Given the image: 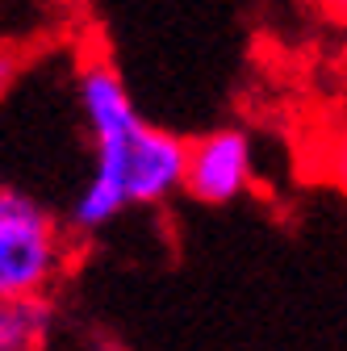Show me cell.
Segmentation results:
<instances>
[{"label":"cell","instance_id":"6da1fadb","mask_svg":"<svg viewBox=\"0 0 347 351\" xmlns=\"http://www.w3.org/2000/svg\"><path fill=\"white\" fill-rule=\"evenodd\" d=\"M75 93L93 138V176L71 201V226L93 234L117 222L125 209H134L130 205V159H134L147 117L134 109L130 88L109 55H88L80 63Z\"/></svg>","mask_w":347,"mask_h":351},{"label":"cell","instance_id":"7a4b0ae2","mask_svg":"<svg viewBox=\"0 0 347 351\" xmlns=\"http://www.w3.org/2000/svg\"><path fill=\"white\" fill-rule=\"evenodd\" d=\"M63 255L67 243L55 213L25 189L0 180V301L47 293Z\"/></svg>","mask_w":347,"mask_h":351},{"label":"cell","instance_id":"3957f363","mask_svg":"<svg viewBox=\"0 0 347 351\" xmlns=\"http://www.w3.org/2000/svg\"><path fill=\"white\" fill-rule=\"evenodd\" d=\"M251 171H255V151H251L247 130H239V125L209 130L189 151L184 193L201 205H230L235 197L247 193Z\"/></svg>","mask_w":347,"mask_h":351},{"label":"cell","instance_id":"277c9868","mask_svg":"<svg viewBox=\"0 0 347 351\" xmlns=\"http://www.w3.org/2000/svg\"><path fill=\"white\" fill-rule=\"evenodd\" d=\"M189 151L193 143L147 121L139 134V147H134V159H130V205H159L176 189H184Z\"/></svg>","mask_w":347,"mask_h":351},{"label":"cell","instance_id":"5b68a950","mask_svg":"<svg viewBox=\"0 0 347 351\" xmlns=\"http://www.w3.org/2000/svg\"><path fill=\"white\" fill-rule=\"evenodd\" d=\"M59 310L47 293L0 301V351H42L55 335Z\"/></svg>","mask_w":347,"mask_h":351},{"label":"cell","instance_id":"8992f818","mask_svg":"<svg viewBox=\"0 0 347 351\" xmlns=\"http://www.w3.org/2000/svg\"><path fill=\"white\" fill-rule=\"evenodd\" d=\"M21 67H25V59H21L13 47H0V101L13 93V84H17Z\"/></svg>","mask_w":347,"mask_h":351},{"label":"cell","instance_id":"52a82bcc","mask_svg":"<svg viewBox=\"0 0 347 351\" xmlns=\"http://www.w3.org/2000/svg\"><path fill=\"white\" fill-rule=\"evenodd\" d=\"M331 176H335V184L347 193V130H343V138H339L335 151H331Z\"/></svg>","mask_w":347,"mask_h":351}]
</instances>
